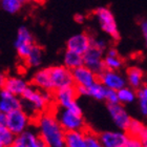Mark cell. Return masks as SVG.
Masks as SVG:
<instances>
[{"label":"cell","mask_w":147,"mask_h":147,"mask_svg":"<svg viewBox=\"0 0 147 147\" xmlns=\"http://www.w3.org/2000/svg\"><path fill=\"white\" fill-rule=\"evenodd\" d=\"M64 147H84V131L65 132Z\"/></svg>","instance_id":"obj_24"},{"label":"cell","mask_w":147,"mask_h":147,"mask_svg":"<svg viewBox=\"0 0 147 147\" xmlns=\"http://www.w3.org/2000/svg\"><path fill=\"white\" fill-rule=\"evenodd\" d=\"M107 110L110 119L113 120V124L117 128L126 131V129L128 128L129 126V123L131 121V117L129 116L128 111L125 109V107L120 103L108 104Z\"/></svg>","instance_id":"obj_11"},{"label":"cell","mask_w":147,"mask_h":147,"mask_svg":"<svg viewBox=\"0 0 147 147\" xmlns=\"http://www.w3.org/2000/svg\"><path fill=\"white\" fill-rule=\"evenodd\" d=\"M126 134L128 135V137L139 139L142 142L143 146L147 147V128L144 123H142L139 120L131 119L128 128L126 129Z\"/></svg>","instance_id":"obj_19"},{"label":"cell","mask_w":147,"mask_h":147,"mask_svg":"<svg viewBox=\"0 0 147 147\" xmlns=\"http://www.w3.org/2000/svg\"><path fill=\"white\" fill-rule=\"evenodd\" d=\"M141 30H142V34H143L144 38L146 39V37H147V22H146V20L142 21V23H141Z\"/></svg>","instance_id":"obj_35"},{"label":"cell","mask_w":147,"mask_h":147,"mask_svg":"<svg viewBox=\"0 0 147 147\" xmlns=\"http://www.w3.org/2000/svg\"><path fill=\"white\" fill-rule=\"evenodd\" d=\"M63 65L66 68H68L69 71H73L75 68L79 67V66L83 65L82 55L66 49L64 57H63Z\"/></svg>","instance_id":"obj_23"},{"label":"cell","mask_w":147,"mask_h":147,"mask_svg":"<svg viewBox=\"0 0 147 147\" xmlns=\"http://www.w3.org/2000/svg\"><path fill=\"white\" fill-rule=\"evenodd\" d=\"M92 37L86 33H81L71 36L66 42V49L83 55L90 47Z\"/></svg>","instance_id":"obj_14"},{"label":"cell","mask_w":147,"mask_h":147,"mask_svg":"<svg viewBox=\"0 0 147 147\" xmlns=\"http://www.w3.org/2000/svg\"><path fill=\"white\" fill-rule=\"evenodd\" d=\"M21 108V100L6 89L0 88V111L4 115Z\"/></svg>","instance_id":"obj_15"},{"label":"cell","mask_w":147,"mask_h":147,"mask_svg":"<svg viewBox=\"0 0 147 147\" xmlns=\"http://www.w3.org/2000/svg\"><path fill=\"white\" fill-rule=\"evenodd\" d=\"M90 45L96 47V49H101V51H103V52H105V49H107V43L102 39H95V38H92Z\"/></svg>","instance_id":"obj_32"},{"label":"cell","mask_w":147,"mask_h":147,"mask_svg":"<svg viewBox=\"0 0 147 147\" xmlns=\"http://www.w3.org/2000/svg\"><path fill=\"white\" fill-rule=\"evenodd\" d=\"M0 147H5L4 145H3V143L1 142V140H0Z\"/></svg>","instance_id":"obj_41"},{"label":"cell","mask_w":147,"mask_h":147,"mask_svg":"<svg viewBox=\"0 0 147 147\" xmlns=\"http://www.w3.org/2000/svg\"><path fill=\"white\" fill-rule=\"evenodd\" d=\"M77 97L78 95L74 85L56 89L53 92V101L55 106L82 113V108L77 101Z\"/></svg>","instance_id":"obj_5"},{"label":"cell","mask_w":147,"mask_h":147,"mask_svg":"<svg viewBox=\"0 0 147 147\" xmlns=\"http://www.w3.org/2000/svg\"><path fill=\"white\" fill-rule=\"evenodd\" d=\"M30 85L28 82L24 78L22 77H6L5 83L3 85V88L6 89L7 92H9L13 95L17 96V97H21L26 87Z\"/></svg>","instance_id":"obj_16"},{"label":"cell","mask_w":147,"mask_h":147,"mask_svg":"<svg viewBox=\"0 0 147 147\" xmlns=\"http://www.w3.org/2000/svg\"><path fill=\"white\" fill-rule=\"evenodd\" d=\"M103 51L90 45V47L82 55L83 65L99 75L105 69L103 64Z\"/></svg>","instance_id":"obj_8"},{"label":"cell","mask_w":147,"mask_h":147,"mask_svg":"<svg viewBox=\"0 0 147 147\" xmlns=\"http://www.w3.org/2000/svg\"><path fill=\"white\" fill-rule=\"evenodd\" d=\"M54 110L59 124L65 132L67 131H84L87 127L83 113H78L67 108H60L56 106Z\"/></svg>","instance_id":"obj_3"},{"label":"cell","mask_w":147,"mask_h":147,"mask_svg":"<svg viewBox=\"0 0 147 147\" xmlns=\"http://www.w3.org/2000/svg\"><path fill=\"white\" fill-rule=\"evenodd\" d=\"M49 68L53 90L74 85L71 71L65 67L64 65H56Z\"/></svg>","instance_id":"obj_7"},{"label":"cell","mask_w":147,"mask_h":147,"mask_svg":"<svg viewBox=\"0 0 147 147\" xmlns=\"http://www.w3.org/2000/svg\"><path fill=\"white\" fill-rule=\"evenodd\" d=\"M105 92H106V88L103 86L101 82H99V80L87 88V96L92 97V99H95L97 101H103L104 100Z\"/></svg>","instance_id":"obj_26"},{"label":"cell","mask_w":147,"mask_h":147,"mask_svg":"<svg viewBox=\"0 0 147 147\" xmlns=\"http://www.w3.org/2000/svg\"><path fill=\"white\" fill-rule=\"evenodd\" d=\"M21 3H24V2H26V1H28V0H19Z\"/></svg>","instance_id":"obj_42"},{"label":"cell","mask_w":147,"mask_h":147,"mask_svg":"<svg viewBox=\"0 0 147 147\" xmlns=\"http://www.w3.org/2000/svg\"><path fill=\"white\" fill-rule=\"evenodd\" d=\"M71 76H73L74 85L84 86L86 88H88L89 86H92L94 83L98 81V75L84 65L73 69Z\"/></svg>","instance_id":"obj_13"},{"label":"cell","mask_w":147,"mask_h":147,"mask_svg":"<svg viewBox=\"0 0 147 147\" xmlns=\"http://www.w3.org/2000/svg\"><path fill=\"white\" fill-rule=\"evenodd\" d=\"M95 15L97 17L102 31L106 33L113 39L119 40L120 33L118 31L116 19L113 17V14L107 7H98L95 11Z\"/></svg>","instance_id":"obj_6"},{"label":"cell","mask_w":147,"mask_h":147,"mask_svg":"<svg viewBox=\"0 0 147 147\" xmlns=\"http://www.w3.org/2000/svg\"><path fill=\"white\" fill-rule=\"evenodd\" d=\"M32 85L36 86L37 88L53 92V86L49 78V68H41L34 74L32 78Z\"/></svg>","instance_id":"obj_17"},{"label":"cell","mask_w":147,"mask_h":147,"mask_svg":"<svg viewBox=\"0 0 147 147\" xmlns=\"http://www.w3.org/2000/svg\"><path fill=\"white\" fill-rule=\"evenodd\" d=\"M117 96H118V101L120 104H130L132 102L136 101L137 95H136V90L129 86L125 85L124 87L120 88L117 90Z\"/></svg>","instance_id":"obj_25"},{"label":"cell","mask_w":147,"mask_h":147,"mask_svg":"<svg viewBox=\"0 0 147 147\" xmlns=\"http://www.w3.org/2000/svg\"><path fill=\"white\" fill-rule=\"evenodd\" d=\"M31 1H33L35 3H38V4H43V3H45L46 0H31Z\"/></svg>","instance_id":"obj_40"},{"label":"cell","mask_w":147,"mask_h":147,"mask_svg":"<svg viewBox=\"0 0 147 147\" xmlns=\"http://www.w3.org/2000/svg\"><path fill=\"white\" fill-rule=\"evenodd\" d=\"M43 60V49L41 46L34 44L32 47L31 52L28 55V57L25 58V63L28 64V66L32 68H37L39 67L40 65L42 64Z\"/></svg>","instance_id":"obj_22"},{"label":"cell","mask_w":147,"mask_h":147,"mask_svg":"<svg viewBox=\"0 0 147 147\" xmlns=\"http://www.w3.org/2000/svg\"><path fill=\"white\" fill-rule=\"evenodd\" d=\"M34 44V38L32 36L31 32L25 26H21L17 33V37L15 40V49L18 56L22 60H25Z\"/></svg>","instance_id":"obj_9"},{"label":"cell","mask_w":147,"mask_h":147,"mask_svg":"<svg viewBox=\"0 0 147 147\" xmlns=\"http://www.w3.org/2000/svg\"><path fill=\"white\" fill-rule=\"evenodd\" d=\"M0 4L6 13L15 14L21 9L22 3L19 0H0Z\"/></svg>","instance_id":"obj_29"},{"label":"cell","mask_w":147,"mask_h":147,"mask_svg":"<svg viewBox=\"0 0 147 147\" xmlns=\"http://www.w3.org/2000/svg\"><path fill=\"white\" fill-rule=\"evenodd\" d=\"M104 101L107 102V104H117V103H119V101H118V96H117V90L106 88Z\"/></svg>","instance_id":"obj_31"},{"label":"cell","mask_w":147,"mask_h":147,"mask_svg":"<svg viewBox=\"0 0 147 147\" xmlns=\"http://www.w3.org/2000/svg\"><path fill=\"white\" fill-rule=\"evenodd\" d=\"M16 136L9 131L5 126H0V140L5 147H9L15 142Z\"/></svg>","instance_id":"obj_30"},{"label":"cell","mask_w":147,"mask_h":147,"mask_svg":"<svg viewBox=\"0 0 147 147\" xmlns=\"http://www.w3.org/2000/svg\"><path fill=\"white\" fill-rule=\"evenodd\" d=\"M74 86H75V89H76V92L78 96H87V88L86 87L80 85H74Z\"/></svg>","instance_id":"obj_34"},{"label":"cell","mask_w":147,"mask_h":147,"mask_svg":"<svg viewBox=\"0 0 147 147\" xmlns=\"http://www.w3.org/2000/svg\"><path fill=\"white\" fill-rule=\"evenodd\" d=\"M21 108L34 119L38 113L49 109L54 104L53 92L28 85L21 95Z\"/></svg>","instance_id":"obj_2"},{"label":"cell","mask_w":147,"mask_h":147,"mask_svg":"<svg viewBox=\"0 0 147 147\" xmlns=\"http://www.w3.org/2000/svg\"><path fill=\"white\" fill-rule=\"evenodd\" d=\"M84 147H102L98 135L87 128L84 130Z\"/></svg>","instance_id":"obj_28"},{"label":"cell","mask_w":147,"mask_h":147,"mask_svg":"<svg viewBox=\"0 0 147 147\" xmlns=\"http://www.w3.org/2000/svg\"><path fill=\"white\" fill-rule=\"evenodd\" d=\"M103 64L105 69L119 71L123 67V60L116 49H109L105 57H103Z\"/></svg>","instance_id":"obj_20"},{"label":"cell","mask_w":147,"mask_h":147,"mask_svg":"<svg viewBox=\"0 0 147 147\" xmlns=\"http://www.w3.org/2000/svg\"><path fill=\"white\" fill-rule=\"evenodd\" d=\"M98 80L99 82L103 84L105 88L113 89V90H119L120 88L127 85L125 77L118 71L104 69L98 75Z\"/></svg>","instance_id":"obj_12"},{"label":"cell","mask_w":147,"mask_h":147,"mask_svg":"<svg viewBox=\"0 0 147 147\" xmlns=\"http://www.w3.org/2000/svg\"><path fill=\"white\" fill-rule=\"evenodd\" d=\"M33 118L26 111L19 108L5 115V126L9 131L17 137L26 129L31 128Z\"/></svg>","instance_id":"obj_4"},{"label":"cell","mask_w":147,"mask_h":147,"mask_svg":"<svg viewBox=\"0 0 147 147\" xmlns=\"http://www.w3.org/2000/svg\"><path fill=\"white\" fill-rule=\"evenodd\" d=\"M15 141L21 143L24 147H47L40 139L38 134L31 128L26 129L25 131L17 136Z\"/></svg>","instance_id":"obj_18"},{"label":"cell","mask_w":147,"mask_h":147,"mask_svg":"<svg viewBox=\"0 0 147 147\" xmlns=\"http://www.w3.org/2000/svg\"><path fill=\"white\" fill-rule=\"evenodd\" d=\"M5 80H6L5 74L3 73V71H0V88H2V87H3L4 83H5Z\"/></svg>","instance_id":"obj_36"},{"label":"cell","mask_w":147,"mask_h":147,"mask_svg":"<svg viewBox=\"0 0 147 147\" xmlns=\"http://www.w3.org/2000/svg\"><path fill=\"white\" fill-rule=\"evenodd\" d=\"M5 124V115L0 111V126H4Z\"/></svg>","instance_id":"obj_38"},{"label":"cell","mask_w":147,"mask_h":147,"mask_svg":"<svg viewBox=\"0 0 147 147\" xmlns=\"http://www.w3.org/2000/svg\"><path fill=\"white\" fill-rule=\"evenodd\" d=\"M124 147H144V146H143L142 142L139 139L134 138V137H128Z\"/></svg>","instance_id":"obj_33"},{"label":"cell","mask_w":147,"mask_h":147,"mask_svg":"<svg viewBox=\"0 0 147 147\" xmlns=\"http://www.w3.org/2000/svg\"><path fill=\"white\" fill-rule=\"evenodd\" d=\"M98 138L102 147H124L128 135L121 129L104 130L98 134Z\"/></svg>","instance_id":"obj_10"},{"label":"cell","mask_w":147,"mask_h":147,"mask_svg":"<svg viewBox=\"0 0 147 147\" xmlns=\"http://www.w3.org/2000/svg\"><path fill=\"white\" fill-rule=\"evenodd\" d=\"M126 79V83H128V86L137 90L140 88L141 86H143V82H144V74L141 68L132 66V67L127 69V77Z\"/></svg>","instance_id":"obj_21"},{"label":"cell","mask_w":147,"mask_h":147,"mask_svg":"<svg viewBox=\"0 0 147 147\" xmlns=\"http://www.w3.org/2000/svg\"><path fill=\"white\" fill-rule=\"evenodd\" d=\"M137 98L139 101V106H140V111L143 116L147 115V87L146 86H141L140 88L137 89L136 92Z\"/></svg>","instance_id":"obj_27"},{"label":"cell","mask_w":147,"mask_h":147,"mask_svg":"<svg viewBox=\"0 0 147 147\" xmlns=\"http://www.w3.org/2000/svg\"><path fill=\"white\" fill-rule=\"evenodd\" d=\"M75 20H76L78 23H83L84 20H85V17L83 15H81V14H77V15H75Z\"/></svg>","instance_id":"obj_37"},{"label":"cell","mask_w":147,"mask_h":147,"mask_svg":"<svg viewBox=\"0 0 147 147\" xmlns=\"http://www.w3.org/2000/svg\"><path fill=\"white\" fill-rule=\"evenodd\" d=\"M33 123L37 128V134L47 147H64L65 131L59 124L54 110L51 107L38 113Z\"/></svg>","instance_id":"obj_1"},{"label":"cell","mask_w":147,"mask_h":147,"mask_svg":"<svg viewBox=\"0 0 147 147\" xmlns=\"http://www.w3.org/2000/svg\"><path fill=\"white\" fill-rule=\"evenodd\" d=\"M9 147H24V146H23L21 143H19V142L15 141L12 145H11V146H9Z\"/></svg>","instance_id":"obj_39"}]
</instances>
